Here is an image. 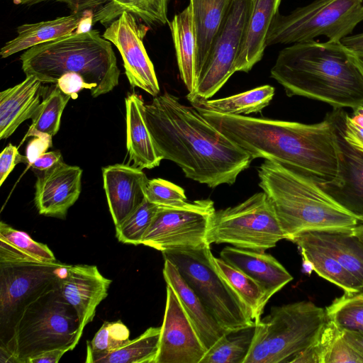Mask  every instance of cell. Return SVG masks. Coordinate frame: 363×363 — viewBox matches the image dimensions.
<instances>
[{"instance_id":"cell-28","label":"cell","mask_w":363,"mask_h":363,"mask_svg":"<svg viewBox=\"0 0 363 363\" xmlns=\"http://www.w3.org/2000/svg\"><path fill=\"white\" fill-rule=\"evenodd\" d=\"M290 241L300 250L303 267L306 273L313 270L317 274L340 288L344 294L363 291V285L330 253L297 237Z\"/></svg>"},{"instance_id":"cell-46","label":"cell","mask_w":363,"mask_h":363,"mask_svg":"<svg viewBox=\"0 0 363 363\" xmlns=\"http://www.w3.org/2000/svg\"><path fill=\"white\" fill-rule=\"evenodd\" d=\"M55 84L64 94L70 96L72 99H76L78 96L77 93L84 89H89L90 91L91 90V87L82 76L72 72L62 75Z\"/></svg>"},{"instance_id":"cell-29","label":"cell","mask_w":363,"mask_h":363,"mask_svg":"<svg viewBox=\"0 0 363 363\" xmlns=\"http://www.w3.org/2000/svg\"><path fill=\"white\" fill-rule=\"evenodd\" d=\"M57 261L45 244L33 240L27 233L0 223V263L50 264Z\"/></svg>"},{"instance_id":"cell-39","label":"cell","mask_w":363,"mask_h":363,"mask_svg":"<svg viewBox=\"0 0 363 363\" xmlns=\"http://www.w3.org/2000/svg\"><path fill=\"white\" fill-rule=\"evenodd\" d=\"M130 331L121 320L105 322L92 340L87 341L86 357L111 351L129 340Z\"/></svg>"},{"instance_id":"cell-8","label":"cell","mask_w":363,"mask_h":363,"mask_svg":"<svg viewBox=\"0 0 363 363\" xmlns=\"http://www.w3.org/2000/svg\"><path fill=\"white\" fill-rule=\"evenodd\" d=\"M227 333L255 326L252 314L212 262L210 245L162 252Z\"/></svg>"},{"instance_id":"cell-12","label":"cell","mask_w":363,"mask_h":363,"mask_svg":"<svg viewBox=\"0 0 363 363\" xmlns=\"http://www.w3.org/2000/svg\"><path fill=\"white\" fill-rule=\"evenodd\" d=\"M252 0H232L206 59L195 75L191 103L213 96L237 72L236 64Z\"/></svg>"},{"instance_id":"cell-24","label":"cell","mask_w":363,"mask_h":363,"mask_svg":"<svg viewBox=\"0 0 363 363\" xmlns=\"http://www.w3.org/2000/svg\"><path fill=\"white\" fill-rule=\"evenodd\" d=\"M126 112V146L133 166L151 169L163 160L157 152L144 118V101L135 94L125 99Z\"/></svg>"},{"instance_id":"cell-10","label":"cell","mask_w":363,"mask_h":363,"mask_svg":"<svg viewBox=\"0 0 363 363\" xmlns=\"http://www.w3.org/2000/svg\"><path fill=\"white\" fill-rule=\"evenodd\" d=\"M285 236L272 202L258 192L243 202L214 212L207 242L228 243L234 247L265 251Z\"/></svg>"},{"instance_id":"cell-17","label":"cell","mask_w":363,"mask_h":363,"mask_svg":"<svg viewBox=\"0 0 363 363\" xmlns=\"http://www.w3.org/2000/svg\"><path fill=\"white\" fill-rule=\"evenodd\" d=\"M111 280L95 265H69L60 283L64 298L75 309L83 333L94 318L96 308L108 296Z\"/></svg>"},{"instance_id":"cell-3","label":"cell","mask_w":363,"mask_h":363,"mask_svg":"<svg viewBox=\"0 0 363 363\" xmlns=\"http://www.w3.org/2000/svg\"><path fill=\"white\" fill-rule=\"evenodd\" d=\"M271 77L288 96H303L333 109L363 106V72L340 42L314 40L282 49Z\"/></svg>"},{"instance_id":"cell-23","label":"cell","mask_w":363,"mask_h":363,"mask_svg":"<svg viewBox=\"0 0 363 363\" xmlns=\"http://www.w3.org/2000/svg\"><path fill=\"white\" fill-rule=\"evenodd\" d=\"M164 260L163 277L167 285L175 291L204 346L209 349L227 333L182 277L175 264L167 258H164Z\"/></svg>"},{"instance_id":"cell-5","label":"cell","mask_w":363,"mask_h":363,"mask_svg":"<svg viewBox=\"0 0 363 363\" xmlns=\"http://www.w3.org/2000/svg\"><path fill=\"white\" fill-rule=\"evenodd\" d=\"M22 69L43 84H55L66 73L82 76L93 97L107 94L118 84L120 70L111 43L96 30L43 43L25 50Z\"/></svg>"},{"instance_id":"cell-42","label":"cell","mask_w":363,"mask_h":363,"mask_svg":"<svg viewBox=\"0 0 363 363\" xmlns=\"http://www.w3.org/2000/svg\"><path fill=\"white\" fill-rule=\"evenodd\" d=\"M145 195L148 201L158 206L175 207L188 201L183 188L161 178L148 180Z\"/></svg>"},{"instance_id":"cell-33","label":"cell","mask_w":363,"mask_h":363,"mask_svg":"<svg viewBox=\"0 0 363 363\" xmlns=\"http://www.w3.org/2000/svg\"><path fill=\"white\" fill-rule=\"evenodd\" d=\"M211 259L218 272L247 306L256 324L261 319L263 310L270 299L266 289L220 257H216L213 255Z\"/></svg>"},{"instance_id":"cell-25","label":"cell","mask_w":363,"mask_h":363,"mask_svg":"<svg viewBox=\"0 0 363 363\" xmlns=\"http://www.w3.org/2000/svg\"><path fill=\"white\" fill-rule=\"evenodd\" d=\"M86 10L54 20L23 24L17 28V36L6 42L0 50L2 58L35 45L65 36L79 34V26Z\"/></svg>"},{"instance_id":"cell-38","label":"cell","mask_w":363,"mask_h":363,"mask_svg":"<svg viewBox=\"0 0 363 363\" xmlns=\"http://www.w3.org/2000/svg\"><path fill=\"white\" fill-rule=\"evenodd\" d=\"M327 316L342 329L363 330V291L344 294L325 308Z\"/></svg>"},{"instance_id":"cell-32","label":"cell","mask_w":363,"mask_h":363,"mask_svg":"<svg viewBox=\"0 0 363 363\" xmlns=\"http://www.w3.org/2000/svg\"><path fill=\"white\" fill-rule=\"evenodd\" d=\"M161 327H150L133 340L106 353L86 358V363H155Z\"/></svg>"},{"instance_id":"cell-49","label":"cell","mask_w":363,"mask_h":363,"mask_svg":"<svg viewBox=\"0 0 363 363\" xmlns=\"http://www.w3.org/2000/svg\"><path fill=\"white\" fill-rule=\"evenodd\" d=\"M67 352L65 349L48 350L30 358L27 363H57Z\"/></svg>"},{"instance_id":"cell-34","label":"cell","mask_w":363,"mask_h":363,"mask_svg":"<svg viewBox=\"0 0 363 363\" xmlns=\"http://www.w3.org/2000/svg\"><path fill=\"white\" fill-rule=\"evenodd\" d=\"M274 88L263 85L218 99L194 101L191 105L210 111L227 115H242L260 112L274 95Z\"/></svg>"},{"instance_id":"cell-35","label":"cell","mask_w":363,"mask_h":363,"mask_svg":"<svg viewBox=\"0 0 363 363\" xmlns=\"http://www.w3.org/2000/svg\"><path fill=\"white\" fill-rule=\"evenodd\" d=\"M254 331L255 326L224 334L207 350L200 363H244Z\"/></svg>"},{"instance_id":"cell-43","label":"cell","mask_w":363,"mask_h":363,"mask_svg":"<svg viewBox=\"0 0 363 363\" xmlns=\"http://www.w3.org/2000/svg\"><path fill=\"white\" fill-rule=\"evenodd\" d=\"M363 363V354L344 336L343 330L334 341L325 363Z\"/></svg>"},{"instance_id":"cell-18","label":"cell","mask_w":363,"mask_h":363,"mask_svg":"<svg viewBox=\"0 0 363 363\" xmlns=\"http://www.w3.org/2000/svg\"><path fill=\"white\" fill-rule=\"evenodd\" d=\"M82 169L63 161L38 174L35 203L40 214L65 218L81 193Z\"/></svg>"},{"instance_id":"cell-7","label":"cell","mask_w":363,"mask_h":363,"mask_svg":"<svg viewBox=\"0 0 363 363\" xmlns=\"http://www.w3.org/2000/svg\"><path fill=\"white\" fill-rule=\"evenodd\" d=\"M82 335L78 315L62 296L59 284L25 308L15 327L10 354L16 362L27 363L48 350H72Z\"/></svg>"},{"instance_id":"cell-4","label":"cell","mask_w":363,"mask_h":363,"mask_svg":"<svg viewBox=\"0 0 363 363\" xmlns=\"http://www.w3.org/2000/svg\"><path fill=\"white\" fill-rule=\"evenodd\" d=\"M257 173L286 240L312 231L352 230L362 223L313 179L289 167L265 160Z\"/></svg>"},{"instance_id":"cell-1","label":"cell","mask_w":363,"mask_h":363,"mask_svg":"<svg viewBox=\"0 0 363 363\" xmlns=\"http://www.w3.org/2000/svg\"><path fill=\"white\" fill-rule=\"evenodd\" d=\"M144 118L163 160L185 177L210 188L233 184L252 158L213 127L194 106L164 92L144 105Z\"/></svg>"},{"instance_id":"cell-52","label":"cell","mask_w":363,"mask_h":363,"mask_svg":"<svg viewBox=\"0 0 363 363\" xmlns=\"http://www.w3.org/2000/svg\"><path fill=\"white\" fill-rule=\"evenodd\" d=\"M352 233L355 235L363 243V222L360 223L352 230Z\"/></svg>"},{"instance_id":"cell-15","label":"cell","mask_w":363,"mask_h":363,"mask_svg":"<svg viewBox=\"0 0 363 363\" xmlns=\"http://www.w3.org/2000/svg\"><path fill=\"white\" fill-rule=\"evenodd\" d=\"M206 351L177 294L167 285L165 311L155 363H200Z\"/></svg>"},{"instance_id":"cell-47","label":"cell","mask_w":363,"mask_h":363,"mask_svg":"<svg viewBox=\"0 0 363 363\" xmlns=\"http://www.w3.org/2000/svg\"><path fill=\"white\" fill-rule=\"evenodd\" d=\"M52 138L48 135L40 134L34 136V138L30 140L26 148V155L28 159V165L45 153L49 147H52Z\"/></svg>"},{"instance_id":"cell-26","label":"cell","mask_w":363,"mask_h":363,"mask_svg":"<svg viewBox=\"0 0 363 363\" xmlns=\"http://www.w3.org/2000/svg\"><path fill=\"white\" fill-rule=\"evenodd\" d=\"M294 237L330 253L363 285V243L352 230L312 231Z\"/></svg>"},{"instance_id":"cell-13","label":"cell","mask_w":363,"mask_h":363,"mask_svg":"<svg viewBox=\"0 0 363 363\" xmlns=\"http://www.w3.org/2000/svg\"><path fill=\"white\" fill-rule=\"evenodd\" d=\"M215 211L209 199L188 201L175 207L158 206L142 245L162 252L210 245L207 234Z\"/></svg>"},{"instance_id":"cell-44","label":"cell","mask_w":363,"mask_h":363,"mask_svg":"<svg viewBox=\"0 0 363 363\" xmlns=\"http://www.w3.org/2000/svg\"><path fill=\"white\" fill-rule=\"evenodd\" d=\"M18 163L27 164L26 156L21 155L16 146L9 144L0 155V186Z\"/></svg>"},{"instance_id":"cell-22","label":"cell","mask_w":363,"mask_h":363,"mask_svg":"<svg viewBox=\"0 0 363 363\" xmlns=\"http://www.w3.org/2000/svg\"><path fill=\"white\" fill-rule=\"evenodd\" d=\"M281 0H252L238 54L237 72H248L263 57L271 25Z\"/></svg>"},{"instance_id":"cell-41","label":"cell","mask_w":363,"mask_h":363,"mask_svg":"<svg viewBox=\"0 0 363 363\" xmlns=\"http://www.w3.org/2000/svg\"><path fill=\"white\" fill-rule=\"evenodd\" d=\"M327 116L339 130L345 140L363 152V106L349 114L342 108L333 109Z\"/></svg>"},{"instance_id":"cell-20","label":"cell","mask_w":363,"mask_h":363,"mask_svg":"<svg viewBox=\"0 0 363 363\" xmlns=\"http://www.w3.org/2000/svg\"><path fill=\"white\" fill-rule=\"evenodd\" d=\"M220 257L260 284L269 298L293 280L285 267L265 251L227 246Z\"/></svg>"},{"instance_id":"cell-16","label":"cell","mask_w":363,"mask_h":363,"mask_svg":"<svg viewBox=\"0 0 363 363\" xmlns=\"http://www.w3.org/2000/svg\"><path fill=\"white\" fill-rule=\"evenodd\" d=\"M334 127L337 175L335 180L318 185L340 205L363 222V152L351 146L335 125Z\"/></svg>"},{"instance_id":"cell-48","label":"cell","mask_w":363,"mask_h":363,"mask_svg":"<svg viewBox=\"0 0 363 363\" xmlns=\"http://www.w3.org/2000/svg\"><path fill=\"white\" fill-rule=\"evenodd\" d=\"M62 156L59 150L45 152L40 155L28 166L35 172L43 173L62 162Z\"/></svg>"},{"instance_id":"cell-21","label":"cell","mask_w":363,"mask_h":363,"mask_svg":"<svg viewBox=\"0 0 363 363\" xmlns=\"http://www.w3.org/2000/svg\"><path fill=\"white\" fill-rule=\"evenodd\" d=\"M33 75L0 93V139L11 135L18 126L32 118L43 99L45 87Z\"/></svg>"},{"instance_id":"cell-30","label":"cell","mask_w":363,"mask_h":363,"mask_svg":"<svg viewBox=\"0 0 363 363\" xmlns=\"http://www.w3.org/2000/svg\"><path fill=\"white\" fill-rule=\"evenodd\" d=\"M174 43L177 65L188 95L194 90L196 44L194 30L192 11L189 5L176 14L169 23Z\"/></svg>"},{"instance_id":"cell-45","label":"cell","mask_w":363,"mask_h":363,"mask_svg":"<svg viewBox=\"0 0 363 363\" xmlns=\"http://www.w3.org/2000/svg\"><path fill=\"white\" fill-rule=\"evenodd\" d=\"M55 1L65 4L70 9L71 13L92 9L95 12L100 9L107 0H12L15 4L33 5L43 1Z\"/></svg>"},{"instance_id":"cell-11","label":"cell","mask_w":363,"mask_h":363,"mask_svg":"<svg viewBox=\"0 0 363 363\" xmlns=\"http://www.w3.org/2000/svg\"><path fill=\"white\" fill-rule=\"evenodd\" d=\"M68 267L59 261L50 264L0 263L1 350L10 354L15 327L23 311L57 286Z\"/></svg>"},{"instance_id":"cell-37","label":"cell","mask_w":363,"mask_h":363,"mask_svg":"<svg viewBox=\"0 0 363 363\" xmlns=\"http://www.w3.org/2000/svg\"><path fill=\"white\" fill-rule=\"evenodd\" d=\"M157 209L158 206L145 199L121 224L115 226L118 240L125 244L142 245Z\"/></svg>"},{"instance_id":"cell-53","label":"cell","mask_w":363,"mask_h":363,"mask_svg":"<svg viewBox=\"0 0 363 363\" xmlns=\"http://www.w3.org/2000/svg\"><path fill=\"white\" fill-rule=\"evenodd\" d=\"M355 62L363 72V52L352 53L351 52Z\"/></svg>"},{"instance_id":"cell-14","label":"cell","mask_w":363,"mask_h":363,"mask_svg":"<svg viewBox=\"0 0 363 363\" xmlns=\"http://www.w3.org/2000/svg\"><path fill=\"white\" fill-rule=\"evenodd\" d=\"M147 30L132 13L125 11L108 25L102 37L120 52L130 84L155 97L160 90L154 65L143 44Z\"/></svg>"},{"instance_id":"cell-27","label":"cell","mask_w":363,"mask_h":363,"mask_svg":"<svg viewBox=\"0 0 363 363\" xmlns=\"http://www.w3.org/2000/svg\"><path fill=\"white\" fill-rule=\"evenodd\" d=\"M231 1L232 0H190L196 44L195 75L206 59Z\"/></svg>"},{"instance_id":"cell-40","label":"cell","mask_w":363,"mask_h":363,"mask_svg":"<svg viewBox=\"0 0 363 363\" xmlns=\"http://www.w3.org/2000/svg\"><path fill=\"white\" fill-rule=\"evenodd\" d=\"M342 329L328 318L315 340L291 363H325L326 357Z\"/></svg>"},{"instance_id":"cell-36","label":"cell","mask_w":363,"mask_h":363,"mask_svg":"<svg viewBox=\"0 0 363 363\" xmlns=\"http://www.w3.org/2000/svg\"><path fill=\"white\" fill-rule=\"evenodd\" d=\"M70 96L64 94L57 84L43 97L42 102L32 118V124L25 136L45 134L54 136L58 132L63 111Z\"/></svg>"},{"instance_id":"cell-50","label":"cell","mask_w":363,"mask_h":363,"mask_svg":"<svg viewBox=\"0 0 363 363\" xmlns=\"http://www.w3.org/2000/svg\"><path fill=\"white\" fill-rule=\"evenodd\" d=\"M340 43L352 53L363 52V33L347 35Z\"/></svg>"},{"instance_id":"cell-9","label":"cell","mask_w":363,"mask_h":363,"mask_svg":"<svg viewBox=\"0 0 363 363\" xmlns=\"http://www.w3.org/2000/svg\"><path fill=\"white\" fill-rule=\"evenodd\" d=\"M362 21V0H314L289 14L279 13L271 25L266 46L307 42L320 36L340 42Z\"/></svg>"},{"instance_id":"cell-31","label":"cell","mask_w":363,"mask_h":363,"mask_svg":"<svg viewBox=\"0 0 363 363\" xmlns=\"http://www.w3.org/2000/svg\"><path fill=\"white\" fill-rule=\"evenodd\" d=\"M169 0H107L94 16V23H111L123 12L132 13L148 26L169 23Z\"/></svg>"},{"instance_id":"cell-51","label":"cell","mask_w":363,"mask_h":363,"mask_svg":"<svg viewBox=\"0 0 363 363\" xmlns=\"http://www.w3.org/2000/svg\"><path fill=\"white\" fill-rule=\"evenodd\" d=\"M342 330L347 340L363 354V330Z\"/></svg>"},{"instance_id":"cell-19","label":"cell","mask_w":363,"mask_h":363,"mask_svg":"<svg viewBox=\"0 0 363 363\" xmlns=\"http://www.w3.org/2000/svg\"><path fill=\"white\" fill-rule=\"evenodd\" d=\"M102 174L109 211L117 226L145 199L149 179L142 169L123 164L103 167Z\"/></svg>"},{"instance_id":"cell-6","label":"cell","mask_w":363,"mask_h":363,"mask_svg":"<svg viewBox=\"0 0 363 363\" xmlns=\"http://www.w3.org/2000/svg\"><path fill=\"white\" fill-rule=\"evenodd\" d=\"M327 319L325 308L310 301L272 307L255 324L244 363H291L312 343Z\"/></svg>"},{"instance_id":"cell-54","label":"cell","mask_w":363,"mask_h":363,"mask_svg":"<svg viewBox=\"0 0 363 363\" xmlns=\"http://www.w3.org/2000/svg\"><path fill=\"white\" fill-rule=\"evenodd\" d=\"M363 1V0H362Z\"/></svg>"},{"instance_id":"cell-2","label":"cell","mask_w":363,"mask_h":363,"mask_svg":"<svg viewBox=\"0 0 363 363\" xmlns=\"http://www.w3.org/2000/svg\"><path fill=\"white\" fill-rule=\"evenodd\" d=\"M195 108L252 160L262 158L279 162L318 184L330 182L337 177L336 134L327 116L320 123L306 124Z\"/></svg>"}]
</instances>
